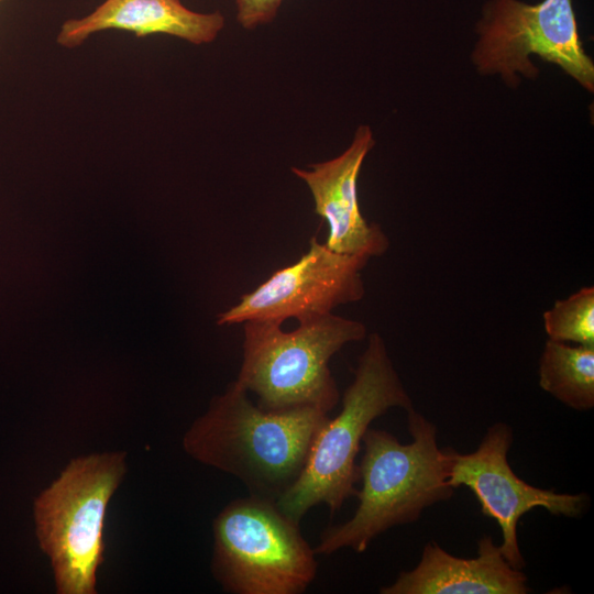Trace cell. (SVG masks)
<instances>
[{"label":"cell","instance_id":"9a60e30c","mask_svg":"<svg viewBox=\"0 0 594 594\" xmlns=\"http://www.w3.org/2000/svg\"><path fill=\"white\" fill-rule=\"evenodd\" d=\"M283 0H235L237 20L246 30L274 20Z\"/></svg>","mask_w":594,"mask_h":594},{"label":"cell","instance_id":"5bb4252c","mask_svg":"<svg viewBox=\"0 0 594 594\" xmlns=\"http://www.w3.org/2000/svg\"><path fill=\"white\" fill-rule=\"evenodd\" d=\"M542 322L550 340L594 345V287H582L558 299L543 312Z\"/></svg>","mask_w":594,"mask_h":594},{"label":"cell","instance_id":"2e32d148","mask_svg":"<svg viewBox=\"0 0 594 594\" xmlns=\"http://www.w3.org/2000/svg\"><path fill=\"white\" fill-rule=\"evenodd\" d=\"M2 1H4V0H0V2H2Z\"/></svg>","mask_w":594,"mask_h":594},{"label":"cell","instance_id":"30bf717a","mask_svg":"<svg viewBox=\"0 0 594 594\" xmlns=\"http://www.w3.org/2000/svg\"><path fill=\"white\" fill-rule=\"evenodd\" d=\"M374 143L370 127L361 125L339 156L308 168L292 167L293 174L308 186L315 212L327 222L324 244L336 253L371 258L389 248L381 227L363 217L358 198L360 170Z\"/></svg>","mask_w":594,"mask_h":594},{"label":"cell","instance_id":"3957f363","mask_svg":"<svg viewBox=\"0 0 594 594\" xmlns=\"http://www.w3.org/2000/svg\"><path fill=\"white\" fill-rule=\"evenodd\" d=\"M414 408L377 332L367 337L353 382L342 396V408L317 431L295 483L275 502L289 518L299 522L318 504L336 513L346 498L356 495L359 466L355 463L363 436L371 422L391 408Z\"/></svg>","mask_w":594,"mask_h":594},{"label":"cell","instance_id":"5b68a950","mask_svg":"<svg viewBox=\"0 0 594 594\" xmlns=\"http://www.w3.org/2000/svg\"><path fill=\"white\" fill-rule=\"evenodd\" d=\"M125 472V452L80 457L35 499L36 538L58 594L96 593L106 512Z\"/></svg>","mask_w":594,"mask_h":594},{"label":"cell","instance_id":"52a82bcc","mask_svg":"<svg viewBox=\"0 0 594 594\" xmlns=\"http://www.w3.org/2000/svg\"><path fill=\"white\" fill-rule=\"evenodd\" d=\"M476 30L480 38L472 57L481 74H498L513 86L517 74L538 75L530 61L537 55L594 90V65L583 48L572 0H491Z\"/></svg>","mask_w":594,"mask_h":594},{"label":"cell","instance_id":"8992f818","mask_svg":"<svg viewBox=\"0 0 594 594\" xmlns=\"http://www.w3.org/2000/svg\"><path fill=\"white\" fill-rule=\"evenodd\" d=\"M211 571L233 594H299L317 561L299 522L274 501L255 495L230 502L213 520Z\"/></svg>","mask_w":594,"mask_h":594},{"label":"cell","instance_id":"6da1fadb","mask_svg":"<svg viewBox=\"0 0 594 594\" xmlns=\"http://www.w3.org/2000/svg\"><path fill=\"white\" fill-rule=\"evenodd\" d=\"M232 382L212 398L183 438L195 460L239 479L251 495L276 502L298 479L311 442L328 419L312 407L271 411Z\"/></svg>","mask_w":594,"mask_h":594},{"label":"cell","instance_id":"ba28073f","mask_svg":"<svg viewBox=\"0 0 594 594\" xmlns=\"http://www.w3.org/2000/svg\"><path fill=\"white\" fill-rule=\"evenodd\" d=\"M512 443V428L497 422L488 428L474 452L462 454L451 448L442 451L449 485L452 488L466 486L473 492L482 513L501 527L502 554L512 566L521 570L525 560L517 539L521 516L535 507H543L553 515L575 517L587 497L539 488L522 481L507 460Z\"/></svg>","mask_w":594,"mask_h":594},{"label":"cell","instance_id":"277c9868","mask_svg":"<svg viewBox=\"0 0 594 594\" xmlns=\"http://www.w3.org/2000/svg\"><path fill=\"white\" fill-rule=\"evenodd\" d=\"M242 324L243 358L234 382L271 411L312 407L329 414L340 399L329 362L367 334L363 322L333 312L300 321L292 331L275 321Z\"/></svg>","mask_w":594,"mask_h":594},{"label":"cell","instance_id":"7a4b0ae2","mask_svg":"<svg viewBox=\"0 0 594 594\" xmlns=\"http://www.w3.org/2000/svg\"><path fill=\"white\" fill-rule=\"evenodd\" d=\"M407 420L413 438L407 444L386 430H366L358 508L351 519L322 532L316 556L343 548L362 553L382 532L416 521L424 509L453 495L436 426L415 408L407 410Z\"/></svg>","mask_w":594,"mask_h":594},{"label":"cell","instance_id":"8fae6325","mask_svg":"<svg viewBox=\"0 0 594 594\" xmlns=\"http://www.w3.org/2000/svg\"><path fill=\"white\" fill-rule=\"evenodd\" d=\"M527 576L512 566L490 536L479 540L477 557H454L431 541L410 571L380 590L382 594H526Z\"/></svg>","mask_w":594,"mask_h":594},{"label":"cell","instance_id":"7c38bea8","mask_svg":"<svg viewBox=\"0 0 594 594\" xmlns=\"http://www.w3.org/2000/svg\"><path fill=\"white\" fill-rule=\"evenodd\" d=\"M223 26L224 18L219 11L196 12L179 0H105L88 15L65 21L57 43L74 48L97 32L122 30L136 36L168 34L205 44L215 41Z\"/></svg>","mask_w":594,"mask_h":594},{"label":"cell","instance_id":"9c48e42d","mask_svg":"<svg viewBox=\"0 0 594 594\" xmlns=\"http://www.w3.org/2000/svg\"><path fill=\"white\" fill-rule=\"evenodd\" d=\"M370 258L331 251L317 237L298 261L274 272L238 304L218 316L219 326L250 320L298 322L331 314L359 301L365 288L362 270Z\"/></svg>","mask_w":594,"mask_h":594},{"label":"cell","instance_id":"4fadbf2b","mask_svg":"<svg viewBox=\"0 0 594 594\" xmlns=\"http://www.w3.org/2000/svg\"><path fill=\"white\" fill-rule=\"evenodd\" d=\"M539 385L575 410L594 407V345L548 339L539 360Z\"/></svg>","mask_w":594,"mask_h":594}]
</instances>
